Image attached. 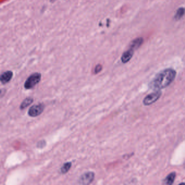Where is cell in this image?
<instances>
[{"mask_svg": "<svg viewBox=\"0 0 185 185\" xmlns=\"http://www.w3.org/2000/svg\"><path fill=\"white\" fill-rule=\"evenodd\" d=\"M44 143H45V141H41L40 142H39L38 143V148H43L45 146Z\"/></svg>", "mask_w": 185, "mask_h": 185, "instance_id": "obj_14", "label": "cell"}, {"mask_svg": "<svg viewBox=\"0 0 185 185\" xmlns=\"http://www.w3.org/2000/svg\"><path fill=\"white\" fill-rule=\"evenodd\" d=\"M41 79V74L36 72L33 73L27 78L24 84V88L27 90L32 89L39 83Z\"/></svg>", "mask_w": 185, "mask_h": 185, "instance_id": "obj_2", "label": "cell"}, {"mask_svg": "<svg viewBox=\"0 0 185 185\" xmlns=\"http://www.w3.org/2000/svg\"><path fill=\"white\" fill-rule=\"evenodd\" d=\"M161 94L162 92L161 91H155L149 94L143 99V103L146 106L152 104L160 98Z\"/></svg>", "mask_w": 185, "mask_h": 185, "instance_id": "obj_3", "label": "cell"}, {"mask_svg": "<svg viewBox=\"0 0 185 185\" xmlns=\"http://www.w3.org/2000/svg\"><path fill=\"white\" fill-rule=\"evenodd\" d=\"M94 179V173L92 172L84 173L79 179V183L81 185H90Z\"/></svg>", "mask_w": 185, "mask_h": 185, "instance_id": "obj_4", "label": "cell"}, {"mask_svg": "<svg viewBox=\"0 0 185 185\" xmlns=\"http://www.w3.org/2000/svg\"><path fill=\"white\" fill-rule=\"evenodd\" d=\"M143 43V39L142 38H136L132 41L130 45V49L133 51H135L141 46Z\"/></svg>", "mask_w": 185, "mask_h": 185, "instance_id": "obj_7", "label": "cell"}, {"mask_svg": "<svg viewBox=\"0 0 185 185\" xmlns=\"http://www.w3.org/2000/svg\"><path fill=\"white\" fill-rule=\"evenodd\" d=\"M176 177V173L172 172L167 176L164 179V183L166 185H173L174 183L175 179Z\"/></svg>", "mask_w": 185, "mask_h": 185, "instance_id": "obj_9", "label": "cell"}, {"mask_svg": "<svg viewBox=\"0 0 185 185\" xmlns=\"http://www.w3.org/2000/svg\"><path fill=\"white\" fill-rule=\"evenodd\" d=\"M177 75L175 70L166 69L158 73L149 84V88L155 91H160L169 86Z\"/></svg>", "mask_w": 185, "mask_h": 185, "instance_id": "obj_1", "label": "cell"}, {"mask_svg": "<svg viewBox=\"0 0 185 185\" xmlns=\"http://www.w3.org/2000/svg\"><path fill=\"white\" fill-rule=\"evenodd\" d=\"M179 185H185V183H180V184H179Z\"/></svg>", "mask_w": 185, "mask_h": 185, "instance_id": "obj_15", "label": "cell"}, {"mask_svg": "<svg viewBox=\"0 0 185 185\" xmlns=\"http://www.w3.org/2000/svg\"><path fill=\"white\" fill-rule=\"evenodd\" d=\"M72 166V163L71 162H66L63 164V166L61 168V173L62 174H66L67 172L69 171L71 167Z\"/></svg>", "mask_w": 185, "mask_h": 185, "instance_id": "obj_11", "label": "cell"}, {"mask_svg": "<svg viewBox=\"0 0 185 185\" xmlns=\"http://www.w3.org/2000/svg\"><path fill=\"white\" fill-rule=\"evenodd\" d=\"M13 73L11 71H7L2 73L0 75V81L3 84H5L9 83L13 78Z\"/></svg>", "mask_w": 185, "mask_h": 185, "instance_id": "obj_6", "label": "cell"}, {"mask_svg": "<svg viewBox=\"0 0 185 185\" xmlns=\"http://www.w3.org/2000/svg\"><path fill=\"white\" fill-rule=\"evenodd\" d=\"M44 108L45 105L43 103H39L38 104L33 105L28 110V114L30 116L32 117H37L43 113Z\"/></svg>", "mask_w": 185, "mask_h": 185, "instance_id": "obj_5", "label": "cell"}, {"mask_svg": "<svg viewBox=\"0 0 185 185\" xmlns=\"http://www.w3.org/2000/svg\"><path fill=\"white\" fill-rule=\"evenodd\" d=\"M184 13H185L184 8L183 7L179 8L177 9V13L175 14V15L174 19L177 20L181 19L183 15H184Z\"/></svg>", "mask_w": 185, "mask_h": 185, "instance_id": "obj_12", "label": "cell"}, {"mask_svg": "<svg viewBox=\"0 0 185 185\" xmlns=\"http://www.w3.org/2000/svg\"><path fill=\"white\" fill-rule=\"evenodd\" d=\"M34 102V99L31 97H27L26 99H24L23 102H22L20 105V109L23 110L26 109V107L30 106V105L32 104Z\"/></svg>", "mask_w": 185, "mask_h": 185, "instance_id": "obj_10", "label": "cell"}, {"mask_svg": "<svg viewBox=\"0 0 185 185\" xmlns=\"http://www.w3.org/2000/svg\"><path fill=\"white\" fill-rule=\"evenodd\" d=\"M102 68L103 67L101 65H97L94 69V73L96 74V73L100 72L102 71Z\"/></svg>", "mask_w": 185, "mask_h": 185, "instance_id": "obj_13", "label": "cell"}, {"mask_svg": "<svg viewBox=\"0 0 185 185\" xmlns=\"http://www.w3.org/2000/svg\"><path fill=\"white\" fill-rule=\"evenodd\" d=\"M134 52V51H132L130 49L125 51L121 56V61H122V62L123 63H124V64L129 62L130 60L132 59V57L133 56Z\"/></svg>", "mask_w": 185, "mask_h": 185, "instance_id": "obj_8", "label": "cell"}]
</instances>
